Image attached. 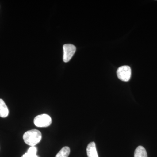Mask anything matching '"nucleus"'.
Returning <instances> with one entry per match:
<instances>
[{
	"instance_id": "nucleus-1",
	"label": "nucleus",
	"mask_w": 157,
	"mask_h": 157,
	"mask_svg": "<svg viewBox=\"0 0 157 157\" xmlns=\"http://www.w3.org/2000/svg\"><path fill=\"white\" fill-rule=\"evenodd\" d=\"M42 133L39 130L33 129L27 131L24 134L23 138L27 144L31 146H35L41 141Z\"/></svg>"
},
{
	"instance_id": "nucleus-2",
	"label": "nucleus",
	"mask_w": 157,
	"mask_h": 157,
	"mask_svg": "<svg viewBox=\"0 0 157 157\" xmlns=\"http://www.w3.org/2000/svg\"><path fill=\"white\" fill-rule=\"evenodd\" d=\"M34 123L36 126L39 128L48 127L52 123L51 117L46 114L39 115L34 118Z\"/></svg>"
},
{
	"instance_id": "nucleus-3",
	"label": "nucleus",
	"mask_w": 157,
	"mask_h": 157,
	"mask_svg": "<svg viewBox=\"0 0 157 157\" xmlns=\"http://www.w3.org/2000/svg\"><path fill=\"white\" fill-rule=\"evenodd\" d=\"M117 76L120 80L124 82H128L131 78L132 71L130 67L123 66L117 69Z\"/></svg>"
},
{
	"instance_id": "nucleus-4",
	"label": "nucleus",
	"mask_w": 157,
	"mask_h": 157,
	"mask_svg": "<svg viewBox=\"0 0 157 157\" xmlns=\"http://www.w3.org/2000/svg\"><path fill=\"white\" fill-rule=\"evenodd\" d=\"M63 60L65 63L70 61L76 52V47L71 44H67L63 45Z\"/></svg>"
},
{
	"instance_id": "nucleus-5",
	"label": "nucleus",
	"mask_w": 157,
	"mask_h": 157,
	"mask_svg": "<svg viewBox=\"0 0 157 157\" xmlns=\"http://www.w3.org/2000/svg\"><path fill=\"white\" fill-rule=\"evenodd\" d=\"M86 152L88 157H99L94 142L89 144L86 148Z\"/></svg>"
},
{
	"instance_id": "nucleus-6",
	"label": "nucleus",
	"mask_w": 157,
	"mask_h": 157,
	"mask_svg": "<svg viewBox=\"0 0 157 157\" xmlns=\"http://www.w3.org/2000/svg\"><path fill=\"white\" fill-rule=\"evenodd\" d=\"M9 114V110L2 99H0V117L5 118L8 117Z\"/></svg>"
},
{
	"instance_id": "nucleus-7",
	"label": "nucleus",
	"mask_w": 157,
	"mask_h": 157,
	"mask_svg": "<svg viewBox=\"0 0 157 157\" xmlns=\"http://www.w3.org/2000/svg\"><path fill=\"white\" fill-rule=\"evenodd\" d=\"M134 157H147L145 149L142 146L137 147L135 150Z\"/></svg>"
},
{
	"instance_id": "nucleus-8",
	"label": "nucleus",
	"mask_w": 157,
	"mask_h": 157,
	"mask_svg": "<svg viewBox=\"0 0 157 157\" xmlns=\"http://www.w3.org/2000/svg\"><path fill=\"white\" fill-rule=\"evenodd\" d=\"M70 149L68 146L64 147L57 154L55 157H68L70 155Z\"/></svg>"
},
{
	"instance_id": "nucleus-9",
	"label": "nucleus",
	"mask_w": 157,
	"mask_h": 157,
	"mask_svg": "<svg viewBox=\"0 0 157 157\" xmlns=\"http://www.w3.org/2000/svg\"><path fill=\"white\" fill-rule=\"evenodd\" d=\"M37 149L35 146H31L28 150L27 153L29 155L30 157H32L36 155Z\"/></svg>"
},
{
	"instance_id": "nucleus-10",
	"label": "nucleus",
	"mask_w": 157,
	"mask_h": 157,
	"mask_svg": "<svg viewBox=\"0 0 157 157\" xmlns=\"http://www.w3.org/2000/svg\"><path fill=\"white\" fill-rule=\"evenodd\" d=\"M22 157H30L29 155L27 152L24 155H23Z\"/></svg>"
},
{
	"instance_id": "nucleus-11",
	"label": "nucleus",
	"mask_w": 157,
	"mask_h": 157,
	"mask_svg": "<svg viewBox=\"0 0 157 157\" xmlns=\"http://www.w3.org/2000/svg\"><path fill=\"white\" fill-rule=\"evenodd\" d=\"M32 157H38V156H37V155H34V156H33Z\"/></svg>"
}]
</instances>
